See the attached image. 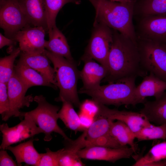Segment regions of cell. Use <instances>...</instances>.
Masks as SVG:
<instances>
[{
	"label": "cell",
	"instance_id": "cell-1",
	"mask_svg": "<svg viewBox=\"0 0 166 166\" xmlns=\"http://www.w3.org/2000/svg\"><path fill=\"white\" fill-rule=\"evenodd\" d=\"M113 31L108 59V73L103 81L110 83L126 78L143 77L147 75L148 73L141 65L137 42L117 31Z\"/></svg>",
	"mask_w": 166,
	"mask_h": 166
},
{
	"label": "cell",
	"instance_id": "cell-2",
	"mask_svg": "<svg viewBox=\"0 0 166 166\" xmlns=\"http://www.w3.org/2000/svg\"><path fill=\"white\" fill-rule=\"evenodd\" d=\"M96 12L94 22L103 24L137 42L133 23L134 3L109 0H89Z\"/></svg>",
	"mask_w": 166,
	"mask_h": 166
},
{
	"label": "cell",
	"instance_id": "cell-3",
	"mask_svg": "<svg viewBox=\"0 0 166 166\" xmlns=\"http://www.w3.org/2000/svg\"><path fill=\"white\" fill-rule=\"evenodd\" d=\"M43 53L53 65L57 87L60 90L59 96L55 99V101H68L79 107L81 103L78 96L77 85L80 78V71L75 62L46 49Z\"/></svg>",
	"mask_w": 166,
	"mask_h": 166
},
{
	"label": "cell",
	"instance_id": "cell-4",
	"mask_svg": "<svg viewBox=\"0 0 166 166\" xmlns=\"http://www.w3.org/2000/svg\"><path fill=\"white\" fill-rule=\"evenodd\" d=\"M136 79L126 78L90 89L81 88L78 93L86 94L97 102L105 105L135 106L136 105L134 96Z\"/></svg>",
	"mask_w": 166,
	"mask_h": 166
},
{
	"label": "cell",
	"instance_id": "cell-5",
	"mask_svg": "<svg viewBox=\"0 0 166 166\" xmlns=\"http://www.w3.org/2000/svg\"><path fill=\"white\" fill-rule=\"evenodd\" d=\"M137 42L142 68L166 82V44L140 38Z\"/></svg>",
	"mask_w": 166,
	"mask_h": 166
},
{
	"label": "cell",
	"instance_id": "cell-6",
	"mask_svg": "<svg viewBox=\"0 0 166 166\" xmlns=\"http://www.w3.org/2000/svg\"><path fill=\"white\" fill-rule=\"evenodd\" d=\"M34 101L37 103V107L32 111L25 113L42 130L45 134L44 140L45 141H50L52 139L51 134L53 132L59 134L65 140L71 139L57 124L59 107L49 103L45 98L41 95L36 96Z\"/></svg>",
	"mask_w": 166,
	"mask_h": 166
},
{
	"label": "cell",
	"instance_id": "cell-7",
	"mask_svg": "<svg viewBox=\"0 0 166 166\" xmlns=\"http://www.w3.org/2000/svg\"><path fill=\"white\" fill-rule=\"evenodd\" d=\"M90 39L81 59L95 60L108 70V59L113 39V30L100 23L94 22Z\"/></svg>",
	"mask_w": 166,
	"mask_h": 166
},
{
	"label": "cell",
	"instance_id": "cell-8",
	"mask_svg": "<svg viewBox=\"0 0 166 166\" xmlns=\"http://www.w3.org/2000/svg\"><path fill=\"white\" fill-rule=\"evenodd\" d=\"M30 25L18 0H0V26L5 36L14 39L19 31Z\"/></svg>",
	"mask_w": 166,
	"mask_h": 166
},
{
	"label": "cell",
	"instance_id": "cell-9",
	"mask_svg": "<svg viewBox=\"0 0 166 166\" xmlns=\"http://www.w3.org/2000/svg\"><path fill=\"white\" fill-rule=\"evenodd\" d=\"M29 88L20 79L14 71L7 83L8 94L9 102V111L2 117V120L7 121L11 117H19L21 120L23 118V112L20 111L24 107H29L34 101L32 95L26 96Z\"/></svg>",
	"mask_w": 166,
	"mask_h": 166
},
{
	"label": "cell",
	"instance_id": "cell-10",
	"mask_svg": "<svg viewBox=\"0 0 166 166\" xmlns=\"http://www.w3.org/2000/svg\"><path fill=\"white\" fill-rule=\"evenodd\" d=\"M24 119L15 126L10 127L7 123L0 125L2 140L0 146L1 149L6 150L8 146L21 142L36 135L43 133L28 115L23 112Z\"/></svg>",
	"mask_w": 166,
	"mask_h": 166
},
{
	"label": "cell",
	"instance_id": "cell-11",
	"mask_svg": "<svg viewBox=\"0 0 166 166\" xmlns=\"http://www.w3.org/2000/svg\"><path fill=\"white\" fill-rule=\"evenodd\" d=\"M46 32V30L42 27L28 26L18 32L14 39L18 42L22 52L43 53L45 49Z\"/></svg>",
	"mask_w": 166,
	"mask_h": 166
},
{
	"label": "cell",
	"instance_id": "cell-12",
	"mask_svg": "<svg viewBox=\"0 0 166 166\" xmlns=\"http://www.w3.org/2000/svg\"><path fill=\"white\" fill-rule=\"evenodd\" d=\"M135 153L132 148L128 146L113 148L90 146L80 150L78 155L81 159L105 160L113 163L122 159L130 158Z\"/></svg>",
	"mask_w": 166,
	"mask_h": 166
},
{
	"label": "cell",
	"instance_id": "cell-13",
	"mask_svg": "<svg viewBox=\"0 0 166 166\" xmlns=\"http://www.w3.org/2000/svg\"><path fill=\"white\" fill-rule=\"evenodd\" d=\"M98 104V112L101 114L113 120H117L123 122L128 125L135 133L142 128L151 126L152 124L143 114L139 112L110 109L105 105Z\"/></svg>",
	"mask_w": 166,
	"mask_h": 166
},
{
	"label": "cell",
	"instance_id": "cell-14",
	"mask_svg": "<svg viewBox=\"0 0 166 166\" xmlns=\"http://www.w3.org/2000/svg\"><path fill=\"white\" fill-rule=\"evenodd\" d=\"M140 38L166 44V15L142 17Z\"/></svg>",
	"mask_w": 166,
	"mask_h": 166
},
{
	"label": "cell",
	"instance_id": "cell-15",
	"mask_svg": "<svg viewBox=\"0 0 166 166\" xmlns=\"http://www.w3.org/2000/svg\"><path fill=\"white\" fill-rule=\"evenodd\" d=\"M166 90V82L149 73L144 77L140 83L136 86L134 92L136 105L143 103L146 98L153 97L159 98Z\"/></svg>",
	"mask_w": 166,
	"mask_h": 166
},
{
	"label": "cell",
	"instance_id": "cell-16",
	"mask_svg": "<svg viewBox=\"0 0 166 166\" xmlns=\"http://www.w3.org/2000/svg\"><path fill=\"white\" fill-rule=\"evenodd\" d=\"M18 1L30 25L42 27L48 33L45 0H18Z\"/></svg>",
	"mask_w": 166,
	"mask_h": 166
},
{
	"label": "cell",
	"instance_id": "cell-17",
	"mask_svg": "<svg viewBox=\"0 0 166 166\" xmlns=\"http://www.w3.org/2000/svg\"><path fill=\"white\" fill-rule=\"evenodd\" d=\"M82 60L85 63L80 71V78L83 83L81 89H90L100 85L101 81L108 74V69L93 59H85Z\"/></svg>",
	"mask_w": 166,
	"mask_h": 166
},
{
	"label": "cell",
	"instance_id": "cell-18",
	"mask_svg": "<svg viewBox=\"0 0 166 166\" xmlns=\"http://www.w3.org/2000/svg\"><path fill=\"white\" fill-rule=\"evenodd\" d=\"M49 61L44 53H28L22 52L18 61L37 71L57 88L55 71L50 64Z\"/></svg>",
	"mask_w": 166,
	"mask_h": 166
},
{
	"label": "cell",
	"instance_id": "cell-19",
	"mask_svg": "<svg viewBox=\"0 0 166 166\" xmlns=\"http://www.w3.org/2000/svg\"><path fill=\"white\" fill-rule=\"evenodd\" d=\"M84 132L75 140H65V147L61 153L59 166H82L85 164L78 155V151L85 147Z\"/></svg>",
	"mask_w": 166,
	"mask_h": 166
},
{
	"label": "cell",
	"instance_id": "cell-20",
	"mask_svg": "<svg viewBox=\"0 0 166 166\" xmlns=\"http://www.w3.org/2000/svg\"><path fill=\"white\" fill-rule=\"evenodd\" d=\"M38 140V139L31 138L26 142L15 146H9L6 150L13 153L18 166H21L22 163H24L28 165L37 166L41 153H39L34 147V141Z\"/></svg>",
	"mask_w": 166,
	"mask_h": 166
},
{
	"label": "cell",
	"instance_id": "cell-21",
	"mask_svg": "<svg viewBox=\"0 0 166 166\" xmlns=\"http://www.w3.org/2000/svg\"><path fill=\"white\" fill-rule=\"evenodd\" d=\"M48 33L49 39L45 41V49L71 61L74 62L66 38L56 25L49 30Z\"/></svg>",
	"mask_w": 166,
	"mask_h": 166
},
{
	"label": "cell",
	"instance_id": "cell-22",
	"mask_svg": "<svg viewBox=\"0 0 166 166\" xmlns=\"http://www.w3.org/2000/svg\"><path fill=\"white\" fill-rule=\"evenodd\" d=\"M139 112L150 122L158 125L166 124V91L153 101H146Z\"/></svg>",
	"mask_w": 166,
	"mask_h": 166
},
{
	"label": "cell",
	"instance_id": "cell-23",
	"mask_svg": "<svg viewBox=\"0 0 166 166\" xmlns=\"http://www.w3.org/2000/svg\"><path fill=\"white\" fill-rule=\"evenodd\" d=\"M14 71L23 83L29 88L34 86H44L56 89L44 76L27 65L18 61Z\"/></svg>",
	"mask_w": 166,
	"mask_h": 166
},
{
	"label": "cell",
	"instance_id": "cell-24",
	"mask_svg": "<svg viewBox=\"0 0 166 166\" xmlns=\"http://www.w3.org/2000/svg\"><path fill=\"white\" fill-rule=\"evenodd\" d=\"M113 121H114L104 116L98 112L93 117L91 125L85 130V147L99 138L111 136L110 130Z\"/></svg>",
	"mask_w": 166,
	"mask_h": 166
},
{
	"label": "cell",
	"instance_id": "cell-25",
	"mask_svg": "<svg viewBox=\"0 0 166 166\" xmlns=\"http://www.w3.org/2000/svg\"><path fill=\"white\" fill-rule=\"evenodd\" d=\"M110 133L121 146L125 147L129 145L136 152L137 148L134 142L136 138L135 133L125 123L120 121L117 120L115 122L113 121L110 126Z\"/></svg>",
	"mask_w": 166,
	"mask_h": 166
},
{
	"label": "cell",
	"instance_id": "cell-26",
	"mask_svg": "<svg viewBox=\"0 0 166 166\" xmlns=\"http://www.w3.org/2000/svg\"><path fill=\"white\" fill-rule=\"evenodd\" d=\"M166 141L154 145L133 166H166Z\"/></svg>",
	"mask_w": 166,
	"mask_h": 166
},
{
	"label": "cell",
	"instance_id": "cell-27",
	"mask_svg": "<svg viewBox=\"0 0 166 166\" xmlns=\"http://www.w3.org/2000/svg\"><path fill=\"white\" fill-rule=\"evenodd\" d=\"M61 108L58 112L59 118L68 128L76 132L84 131L82 126L79 115L75 111L73 105L70 102L63 101Z\"/></svg>",
	"mask_w": 166,
	"mask_h": 166
},
{
	"label": "cell",
	"instance_id": "cell-28",
	"mask_svg": "<svg viewBox=\"0 0 166 166\" xmlns=\"http://www.w3.org/2000/svg\"><path fill=\"white\" fill-rule=\"evenodd\" d=\"M19 47L11 50L10 55L0 59V82L7 83L14 71V63L16 58L20 54Z\"/></svg>",
	"mask_w": 166,
	"mask_h": 166
},
{
	"label": "cell",
	"instance_id": "cell-29",
	"mask_svg": "<svg viewBox=\"0 0 166 166\" xmlns=\"http://www.w3.org/2000/svg\"><path fill=\"white\" fill-rule=\"evenodd\" d=\"M139 12L142 17L166 15V0H142Z\"/></svg>",
	"mask_w": 166,
	"mask_h": 166
},
{
	"label": "cell",
	"instance_id": "cell-30",
	"mask_svg": "<svg viewBox=\"0 0 166 166\" xmlns=\"http://www.w3.org/2000/svg\"><path fill=\"white\" fill-rule=\"evenodd\" d=\"M138 141L162 139L166 140V124L144 127L135 133Z\"/></svg>",
	"mask_w": 166,
	"mask_h": 166
},
{
	"label": "cell",
	"instance_id": "cell-31",
	"mask_svg": "<svg viewBox=\"0 0 166 166\" xmlns=\"http://www.w3.org/2000/svg\"><path fill=\"white\" fill-rule=\"evenodd\" d=\"M47 15L48 31L56 24V19L60 10L66 4L78 3L77 0H45Z\"/></svg>",
	"mask_w": 166,
	"mask_h": 166
},
{
	"label": "cell",
	"instance_id": "cell-32",
	"mask_svg": "<svg viewBox=\"0 0 166 166\" xmlns=\"http://www.w3.org/2000/svg\"><path fill=\"white\" fill-rule=\"evenodd\" d=\"M63 148L57 151H51L46 148V152L41 153V156L37 166H59V160Z\"/></svg>",
	"mask_w": 166,
	"mask_h": 166
},
{
	"label": "cell",
	"instance_id": "cell-33",
	"mask_svg": "<svg viewBox=\"0 0 166 166\" xmlns=\"http://www.w3.org/2000/svg\"><path fill=\"white\" fill-rule=\"evenodd\" d=\"M7 84L0 82V114L3 116L9 111Z\"/></svg>",
	"mask_w": 166,
	"mask_h": 166
},
{
	"label": "cell",
	"instance_id": "cell-34",
	"mask_svg": "<svg viewBox=\"0 0 166 166\" xmlns=\"http://www.w3.org/2000/svg\"><path fill=\"white\" fill-rule=\"evenodd\" d=\"M81 112L93 118L99 110V104L93 99L86 100L79 107Z\"/></svg>",
	"mask_w": 166,
	"mask_h": 166
},
{
	"label": "cell",
	"instance_id": "cell-35",
	"mask_svg": "<svg viewBox=\"0 0 166 166\" xmlns=\"http://www.w3.org/2000/svg\"><path fill=\"white\" fill-rule=\"evenodd\" d=\"M0 166H18L15 161H14L8 154L5 150L1 149L0 151Z\"/></svg>",
	"mask_w": 166,
	"mask_h": 166
},
{
	"label": "cell",
	"instance_id": "cell-36",
	"mask_svg": "<svg viewBox=\"0 0 166 166\" xmlns=\"http://www.w3.org/2000/svg\"><path fill=\"white\" fill-rule=\"evenodd\" d=\"M78 115L81 124L85 130L91 125L93 118L81 112Z\"/></svg>",
	"mask_w": 166,
	"mask_h": 166
},
{
	"label": "cell",
	"instance_id": "cell-37",
	"mask_svg": "<svg viewBox=\"0 0 166 166\" xmlns=\"http://www.w3.org/2000/svg\"><path fill=\"white\" fill-rule=\"evenodd\" d=\"M17 42L15 39L9 38L0 34V49L6 46H12L16 44Z\"/></svg>",
	"mask_w": 166,
	"mask_h": 166
},
{
	"label": "cell",
	"instance_id": "cell-38",
	"mask_svg": "<svg viewBox=\"0 0 166 166\" xmlns=\"http://www.w3.org/2000/svg\"><path fill=\"white\" fill-rule=\"evenodd\" d=\"M112 1L124 3H134V0H109Z\"/></svg>",
	"mask_w": 166,
	"mask_h": 166
},
{
	"label": "cell",
	"instance_id": "cell-39",
	"mask_svg": "<svg viewBox=\"0 0 166 166\" xmlns=\"http://www.w3.org/2000/svg\"><path fill=\"white\" fill-rule=\"evenodd\" d=\"M141 0L142 1V0Z\"/></svg>",
	"mask_w": 166,
	"mask_h": 166
}]
</instances>
